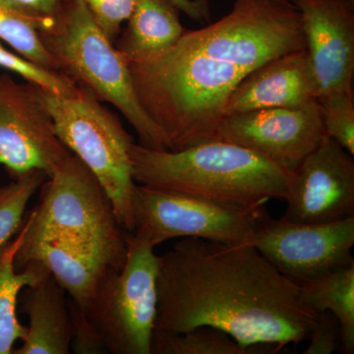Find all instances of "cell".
Segmentation results:
<instances>
[{
	"label": "cell",
	"instance_id": "1",
	"mask_svg": "<svg viewBox=\"0 0 354 354\" xmlns=\"http://www.w3.org/2000/svg\"><path fill=\"white\" fill-rule=\"evenodd\" d=\"M305 48L295 4L236 0L218 22L185 30L169 50L128 66L142 108L164 133L167 150L179 151L215 139L244 77Z\"/></svg>",
	"mask_w": 354,
	"mask_h": 354
},
{
	"label": "cell",
	"instance_id": "2",
	"mask_svg": "<svg viewBox=\"0 0 354 354\" xmlns=\"http://www.w3.org/2000/svg\"><path fill=\"white\" fill-rule=\"evenodd\" d=\"M318 314L253 244L183 237L158 256L155 330L215 328L243 346L301 344Z\"/></svg>",
	"mask_w": 354,
	"mask_h": 354
},
{
	"label": "cell",
	"instance_id": "3",
	"mask_svg": "<svg viewBox=\"0 0 354 354\" xmlns=\"http://www.w3.org/2000/svg\"><path fill=\"white\" fill-rule=\"evenodd\" d=\"M132 176L139 185L236 206L285 199L292 174L235 144L211 140L179 151L133 144Z\"/></svg>",
	"mask_w": 354,
	"mask_h": 354
},
{
	"label": "cell",
	"instance_id": "4",
	"mask_svg": "<svg viewBox=\"0 0 354 354\" xmlns=\"http://www.w3.org/2000/svg\"><path fill=\"white\" fill-rule=\"evenodd\" d=\"M41 35L60 72L118 109L138 135L139 145L167 150L164 133L140 104L127 60L95 24L82 0H71Z\"/></svg>",
	"mask_w": 354,
	"mask_h": 354
},
{
	"label": "cell",
	"instance_id": "5",
	"mask_svg": "<svg viewBox=\"0 0 354 354\" xmlns=\"http://www.w3.org/2000/svg\"><path fill=\"white\" fill-rule=\"evenodd\" d=\"M55 132L67 149L93 172L106 191L116 220L134 232V193L130 149L135 143L122 123L92 93L62 97L39 88Z\"/></svg>",
	"mask_w": 354,
	"mask_h": 354
},
{
	"label": "cell",
	"instance_id": "6",
	"mask_svg": "<svg viewBox=\"0 0 354 354\" xmlns=\"http://www.w3.org/2000/svg\"><path fill=\"white\" fill-rule=\"evenodd\" d=\"M48 178L39 204L26 213L24 241L67 239L95 244L120 269L127 259L128 232L93 172L72 153Z\"/></svg>",
	"mask_w": 354,
	"mask_h": 354
},
{
	"label": "cell",
	"instance_id": "7",
	"mask_svg": "<svg viewBox=\"0 0 354 354\" xmlns=\"http://www.w3.org/2000/svg\"><path fill=\"white\" fill-rule=\"evenodd\" d=\"M120 269L109 267L80 310L104 353L151 354L157 315L158 256L155 247L127 234Z\"/></svg>",
	"mask_w": 354,
	"mask_h": 354
},
{
	"label": "cell",
	"instance_id": "8",
	"mask_svg": "<svg viewBox=\"0 0 354 354\" xmlns=\"http://www.w3.org/2000/svg\"><path fill=\"white\" fill-rule=\"evenodd\" d=\"M265 205L223 204L137 184L133 239L156 247L174 239L198 237L225 244H253L267 218Z\"/></svg>",
	"mask_w": 354,
	"mask_h": 354
},
{
	"label": "cell",
	"instance_id": "9",
	"mask_svg": "<svg viewBox=\"0 0 354 354\" xmlns=\"http://www.w3.org/2000/svg\"><path fill=\"white\" fill-rule=\"evenodd\" d=\"M253 245L286 278L300 283L354 264V216L326 223H261Z\"/></svg>",
	"mask_w": 354,
	"mask_h": 354
},
{
	"label": "cell",
	"instance_id": "10",
	"mask_svg": "<svg viewBox=\"0 0 354 354\" xmlns=\"http://www.w3.org/2000/svg\"><path fill=\"white\" fill-rule=\"evenodd\" d=\"M72 155L55 132L39 88L0 74V165L13 178L51 172Z\"/></svg>",
	"mask_w": 354,
	"mask_h": 354
},
{
	"label": "cell",
	"instance_id": "11",
	"mask_svg": "<svg viewBox=\"0 0 354 354\" xmlns=\"http://www.w3.org/2000/svg\"><path fill=\"white\" fill-rule=\"evenodd\" d=\"M325 135L320 106L315 101L297 108L230 114L214 140L245 148L292 174Z\"/></svg>",
	"mask_w": 354,
	"mask_h": 354
},
{
	"label": "cell",
	"instance_id": "12",
	"mask_svg": "<svg viewBox=\"0 0 354 354\" xmlns=\"http://www.w3.org/2000/svg\"><path fill=\"white\" fill-rule=\"evenodd\" d=\"M283 220L326 223L354 216L353 156L325 135L292 172Z\"/></svg>",
	"mask_w": 354,
	"mask_h": 354
},
{
	"label": "cell",
	"instance_id": "13",
	"mask_svg": "<svg viewBox=\"0 0 354 354\" xmlns=\"http://www.w3.org/2000/svg\"><path fill=\"white\" fill-rule=\"evenodd\" d=\"M292 3L301 17L318 99L353 93L354 3L348 0H293Z\"/></svg>",
	"mask_w": 354,
	"mask_h": 354
},
{
	"label": "cell",
	"instance_id": "14",
	"mask_svg": "<svg viewBox=\"0 0 354 354\" xmlns=\"http://www.w3.org/2000/svg\"><path fill=\"white\" fill-rule=\"evenodd\" d=\"M306 48L286 53L254 69L230 95L227 116L257 109L297 108L318 99Z\"/></svg>",
	"mask_w": 354,
	"mask_h": 354
},
{
	"label": "cell",
	"instance_id": "15",
	"mask_svg": "<svg viewBox=\"0 0 354 354\" xmlns=\"http://www.w3.org/2000/svg\"><path fill=\"white\" fill-rule=\"evenodd\" d=\"M31 261L50 272L79 309L87 307L109 268H115L101 247L67 239L23 241L15 256L16 269Z\"/></svg>",
	"mask_w": 354,
	"mask_h": 354
},
{
	"label": "cell",
	"instance_id": "16",
	"mask_svg": "<svg viewBox=\"0 0 354 354\" xmlns=\"http://www.w3.org/2000/svg\"><path fill=\"white\" fill-rule=\"evenodd\" d=\"M21 312L29 318L20 348L12 354H68L73 326L64 288L50 274L27 286L19 297Z\"/></svg>",
	"mask_w": 354,
	"mask_h": 354
},
{
	"label": "cell",
	"instance_id": "17",
	"mask_svg": "<svg viewBox=\"0 0 354 354\" xmlns=\"http://www.w3.org/2000/svg\"><path fill=\"white\" fill-rule=\"evenodd\" d=\"M180 9L174 0H139L115 46L127 62L155 57L183 37Z\"/></svg>",
	"mask_w": 354,
	"mask_h": 354
},
{
	"label": "cell",
	"instance_id": "18",
	"mask_svg": "<svg viewBox=\"0 0 354 354\" xmlns=\"http://www.w3.org/2000/svg\"><path fill=\"white\" fill-rule=\"evenodd\" d=\"M28 223L24 218L19 232L0 246V354H12L14 346L24 339L27 328L18 318L21 291L35 285L50 272L31 261L17 272L15 256L24 241Z\"/></svg>",
	"mask_w": 354,
	"mask_h": 354
},
{
	"label": "cell",
	"instance_id": "19",
	"mask_svg": "<svg viewBox=\"0 0 354 354\" xmlns=\"http://www.w3.org/2000/svg\"><path fill=\"white\" fill-rule=\"evenodd\" d=\"M302 304L314 313L329 311L341 328L342 353H354V264L298 283Z\"/></svg>",
	"mask_w": 354,
	"mask_h": 354
},
{
	"label": "cell",
	"instance_id": "20",
	"mask_svg": "<svg viewBox=\"0 0 354 354\" xmlns=\"http://www.w3.org/2000/svg\"><path fill=\"white\" fill-rule=\"evenodd\" d=\"M278 346H243L230 335L211 327H198L185 333L153 330L151 354H264L279 353Z\"/></svg>",
	"mask_w": 354,
	"mask_h": 354
},
{
	"label": "cell",
	"instance_id": "21",
	"mask_svg": "<svg viewBox=\"0 0 354 354\" xmlns=\"http://www.w3.org/2000/svg\"><path fill=\"white\" fill-rule=\"evenodd\" d=\"M41 31V25L31 15L7 0H0V41L34 64L60 72L57 60L44 44Z\"/></svg>",
	"mask_w": 354,
	"mask_h": 354
},
{
	"label": "cell",
	"instance_id": "22",
	"mask_svg": "<svg viewBox=\"0 0 354 354\" xmlns=\"http://www.w3.org/2000/svg\"><path fill=\"white\" fill-rule=\"evenodd\" d=\"M48 178L41 171H32L0 186V246L19 232L30 200Z\"/></svg>",
	"mask_w": 354,
	"mask_h": 354
},
{
	"label": "cell",
	"instance_id": "23",
	"mask_svg": "<svg viewBox=\"0 0 354 354\" xmlns=\"http://www.w3.org/2000/svg\"><path fill=\"white\" fill-rule=\"evenodd\" d=\"M0 68L7 73L20 76L26 82L32 84L51 94L72 97L78 94L80 86L70 77L60 72L44 68L23 57L13 50H8L0 41Z\"/></svg>",
	"mask_w": 354,
	"mask_h": 354
},
{
	"label": "cell",
	"instance_id": "24",
	"mask_svg": "<svg viewBox=\"0 0 354 354\" xmlns=\"http://www.w3.org/2000/svg\"><path fill=\"white\" fill-rule=\"evenodd\" d=\"M325 134L354 155V94H335L317 100Z\"/></svg>",
	"mask_w": 354,
	"mask_h": 354
},
{
	"label": "cell",
	"instance_id": "25",
	"mask_svg": "<svg viewBox=\"0 0 354 354\" xmlns=\"http://www.w3.org/2000/svg\"><path fill=\"white\" fill-rule=\"evenodd\" d=\"M95 24L115 44L139 0H82Z\"/></svg>",
	"mask_w": 354,
	"mask_h": 354
},
{
	"label": "cell",
	"instance_id": "26",
	"mask_svg": "<svg viewBox=\"0 0 354 354\" xmlns=\"http://www.w3.org/2000/svg\"><path fill=\"white\" fill-rule=\"evenodd\" d=\"M308 339L304 354H332L341 351V328L334 314L319 313Z\"/></svg>",
	"mask_w": 354,
	"mask_h": 354
},
{
	"label": "cell",
	"instance_id": "27",
	"mask_svg": "<svg viewBox=\"0 0 354 354\" xmlns=\"http://www.w3.org/2000/svg\"><path fill=\"white\" fill-rule=\"evenodd\" d=\"M35 18L41 31L50 28L66 10L71 0H7Z\"/></svg>",
	"mask_w": 354,
	"mask_h": 354
},
{
	"label": "cell",
	"instance_id": "28",
	"mask_svg": "<svg viewBox=\"0 0 354 354\" xmlns=\"http://www.w3.org/2000/svg\"><path fill=\"white\" fill-rule=\"evenodd\" d=\"M181 12L189 16L191 19L206 21L209 18L208 0H174Z\"/></svg>",
	"mask_w": 354,
	"mask_h": 354
},
{
	"label": "cell",
	"instance_id": "29",
	"mask_svg": "<svg viewBox=\"0 0 354 354\" xmlns=\"http://www.w3.org/2000/svg\"><path fill=\"white\" fill-rule=\"evenodd\" d=\"M279 1L291 2L292 3L293 0H279Z\"/></svg>",
	"mask_w": 354,
	"mask_h": 354
},
{
	"label": "cell",
	"instance_id": "30",
	"mask_svg": "<svg viewBox=\"0 0 354 354\" xmlns=\"http://www.w3.org/2000/svg\"><path fill=\"white\" fill-rule=\"evenodd\" d=\"M348 1L353 2V3H354V0H348Z\"/></svg>",
	"mask_w": 354,
	"mask_h": 354
}]
</instances>
